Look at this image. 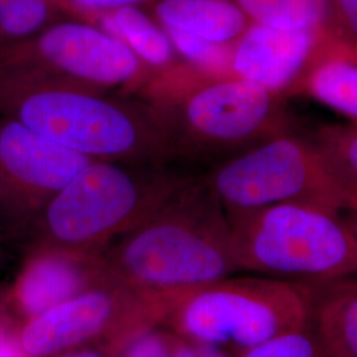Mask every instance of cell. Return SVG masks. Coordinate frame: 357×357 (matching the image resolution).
<instances>
[{"label": "cell", "instance_id": "8", "mask_svg": "<svg viewBox=\"0 0 357 357\" xmlns=\"http://www.w3.org/2000/svg\"><path fill=\"white\" fill-rule=\"evenodd\" d=\"M0 72L41 77L116 96H138L156 73L122 41L86 22L64 17L0 50Z\"/></svg>", "mask_w": 357, "mask_h": 357}, {"label": "cell", "instance_id": "14", "mask_svg": "<svg viewBox=\"0 0 357 357\" xmlns=\"http://www.w3.org/2000/svg\"><path fill=\"white\" fill-rule=\"evenodd\" d=\"M88 259L89 255L59 250L38 257L26 270L20 286V299L26 311L41 315L81 294L89 280Z\"/></svg>", "mask_w": 357, "mask_h": 357}, {"label": "cell", "instance_id": "26", "mask_svg": "<svg viewBox=\"0 0 357 357\" xmlns=\"http://www.w3.org/2000/svg\"><path fill=\"white\" fill-rule=\"evenodd\" d=\"M0 357H23V355L13 340L0 336Z\"/></svg>", "mask_w": 357, "mask_h": 357}, {"label": "cell", "instance_id": "17", "mask_svg": "<svg viewBox=\"0 0 357 357\" xmlns=\"http://www.w3.org/2000/svg\"><path fill=\"white\" fill-rule=\"evenodd\" d=\"M308 139L333 180L357 202V122L319 125Z\"/></svg>", "mask_w": 357, "mask_h": 357}, {"label": "cell", "instance_id": "4", "mask_svg": "<svg viewBox=\"0 0 357 357\" xmlns=\"http://www.w3.org/2000/svg\"><path fill=\"white\" fill-rule=\"evenodd\" d=\"M345 211L281 203L227 213L238 270L286 281L318 283L357 271L356 221Z\"/></svg>", "mask_w": 357, "mask_h": 357}, {"label": "cell", "instance_id": "19", "mask_svg": "<svg viewBox=\"0 0 357 357\" xmlns=\"http://www.w3.org/2000/svg\"><path fill=\"white\" fill-rule=\"evenodd\" d=\"M54 0H0V50L64 19Z\"/></svg>", "mask_w": 357, "mask_h": 357}, {"label": "cell", "instance_id": "11", "mask_svg": "<svg viewBox=\"0 0 357 357\" xmlns=\"http://www.w3.org/2000/svg\"><path fill=\"white\" fill-rule=\"evenodd\" d=\"M319 26L282 29L250 22L233 43L231 73L284 97L306 63Z\"/></svg>", "mask_w": 357, "mask_h": 357}, {"label": "cell", "instance_id": "27", "mask_svg": "<svg viewBox=\"0 0 357 357\" xmlns=\"http://www.w3.org/2000/svg\"><path fill=\"white\" fill-rule=\"evenodd\" d=\"M68 357H103L102 355H98V354H90V352H85V354H77L73 356Z\"/></svg>", "mask_w": 357, "mask_h": 357}, {"label": "cell", "instance_id": "2", "mask_svg": "<svg viewBox=\"0 0 357 357\" xmlns=\"http://www.w3.org/2000/svg\"><path fill=\"white\" fill-rule=\"evenodd\" d=\"M165 128L174 156L236 153L299 130L287 98L234 75L180 61L138 93Z\"/></svg>", "mask_w": 357, "mask_h": 357}, {"label": "cell", "instance_id": "3", "mask_svg": "<svg viewBox=\"0 0 357 357\" xmlns=\"http://www.w3.org/2000/svg\"><path fill=\"white\" fill-rule=\"evenodd\" d=\"M0 115L94 160L163 163L174 158L151 109L131 97L0 72Z\"/></svg>", "mask_w": 357, "mask_h": 357}, {"label": "cell", "instance_id": "9", "mask_svg": "<svg viewBox=\"0 0 357 357\" xmlns=\"http://www.w3.org/2000/svg\"><path fill=\"white\" fill-rule=\"evenodd\" d=\"M93 160L0 115V208L22 215L38 212Z\"/></svg>", "mask_w": 357, "mask_h": 357}, {"label": "cell", "instance_id": "18", "mask_svg": "<svg viewBox=\"0 0 357 357\" xmlns=\"http://www.w3.org/2000/svg\"><path fill=\"white\" fill-rule=\"evenodd\" d=\"M252 23L298 29L321 24L328 13V0H231Z\"/></svg>", "mask_w": 357, "mask_h": 357}, {"label": "cell", "instance_id": "5", "mask_svg": "<svg viewBox=\"0 0 357 357\" xmlns=\"http://www.w3.org/2000/svg\"><path fill=\"white\" fill-rule=\"evenodd\" d=\"M155 163L93 160L38 211L52 250L89 255L149 216L181 176Z\"/></svg>", "mask_w": 357, "mask_h": 357}, {"label": "cell", "instance_id": "10", "mask_svg": "<svg viewBox=\"0 0 357 357\" xmlns=\"http://www.w3.org/2000/svg\"><path fill=\"white\" fill-rule=\"evenodd\" d=\"M169 307L126 289L121 296L107 291L78 294L38 315L24 332L28 354L45 356L81 344L110 328L115 319L162 326Z\"/></svg>", "mask_w": 357, "mask_h": 357}, {"label": "cell", "instance_id": "25", "mask_svg": "<svg viewBox=\"0 0 357 357\" xmlns=\"http://www.w3.org/2000/svg\"><path fill=\"white\" fill-rule=\"evenodd\" d=\"M169 357H231L228 351L215 345L200 344L175 336Z\"/></svg>", "mask_w": 357, "mask_h": 357}, {"label": "cell", "instance_id": "21", "mask_svg": "<svg viewBox=\"0 0 357 357\" xmlns=\"http://www.w3.org/2000/svg\"><path fill=\"white\" fill-rule=\"evenodd\" d=\"M240 357H328L308 330L284 332L243 352Z\"/></svg>", "mask_w": 357, "mask_h": 357}, {"label": "cell", "instance_id": "24", "mask_svg": "<svg viewBox=\"0 0 357 357\" xmlns=\"http://www.w3.org/2000/svg\"><path fill=\"white\" fill-rule=\"evenodd\" d=\"M174 340L175 335L172 332L158 331L155 327L128 345L126 357H169Z\"/></svg>", "mask_w": 357, "mask_h": 357}, {"label": "cell", "instance_id": "1", "mask_svg": "<svg viewBox=\"0 0 357 357\" xmlns=\"http://www.w3.org/2000/svg\"><path fill=\"white\" fill-rule=\"evenodd\" d=\"M110 266L128 289L169 308L183 294L238 270L227 213L204 178H180L128 230Z\"/></svg>", "mask_w": 357, "mask_h": 357}, {"label": "cell", "instance_id": "20", "mask_svg": "<svg viewBox=\"0 0 357 357\" xmlns=\"http://www.w3.org/2000/svg\"><path fill=\"white\" fill-rule=\"evenodd\" d=\"M178 57L187 64L213 75L231 73L233 43H216L163 26Z\"/></svg>", "mask_w": 357, "mask_h": 357}, {"label": "cell", "instance_id": "15", "mask_svg": "<svg viewBox=\"0 0 357 357\" xmlns=\"http://www.w3.org/2000/svg\"><path fill=\"white\" fill-rule=\"evenodd\" d=\"M149 11L162 26L216 43H234L250 24L231 0H158Z\"/></svg>", "mask_w": 357, "mask_h": 357}, {"label": "cell", "instance_id": "13", "mask_svg": "<svg viewBox=\"0 0 357 357\" xmlns=\"http://www.w3.org/2000/svg\"><path fill=\"white\" fill-rule=\"evenodd\" d=\"M310 284L308 330L328 357H357V282Z\"/></svg>", "mask_w": 357, "mask_h": 357}, {"label": "cell", "instance_id": "6", "mask_svg": "<svg viewBox=\"0 0 357 357\" xmlns=\"http://www.w3.org/2000/svg\"><path fill=\"white\" fill-rule=\"evenodd\" d=\"M310 284L264 275L225 277L183 294L162 324L178 337L241 355L308 327Z\"/></svg>", "mask_w": 357, "mask_h": 357}, {"label": "cell", "instance_id": "22", "mask_svg": "<svg viewBox=\"0 0 357 357\" xmlns=\"http://www.w3.org/2000/svg\"><path fill=\"white\" fill-rule=\"evenodd\" d=\"M65 17L89 23L100 13L122 7H139L149 11L158 0H54Z\"/></svg>", "mask_w": 357, "mask_h": 357}, {"label": "cell", "instance_id": "23", "mask_svg": "<svg viewBox=\"0 0 357 357\" xmlns=\"http://www.w3.org/2000/svg\"><path fill=\"white\" fill-rule=\"evenodd\" d=\"M324 24L337 36L357 44V0H328Z\"/></svg>", "mask_w": 357, "mask_h": 357}, {"label": "cell", "instance_id": "16", "mask_svg": "<svg viewBox=\"0 0 357 357\" xmlns=\"http://www.w3.org/2000/svg\"><path fill=\"white\" fill-rule=\"evenodd\" d=\"M89 23L122 41L156 75L181 61L163 26L143 8H116L94 16Z\"/></svg>", "mask_w": 357, "mask_h": 357}, {"label": "cell", "instance_id": "12", "mask_svg": "<svg viewBox=\"0 0 357 357\" xmlns=\"http://www.w3.org/2000/svg\"><path fill=\"white\" fill-rule=\"evenodd\" d=\"M310 97L357 122V44L333 33L324 22L306 63L284 98Z\"/></svg>", "mask_w": 357, "mask_h": 357}, {"label": "cell", "instance_id": "7", "mask_svg": "<svg viewBox=\"0 0 357 357\" xmlns=\"http://www.w3.org/2000/svg\"><path fill=\"white\" fill-rule=\"evenodd\" d=\"M225 213L281 203H310L356 212L308 138L286 132L227 156L203 176Z\"/></svg>", "mask_w": 357, "mask_h": 357}]
</instances>
